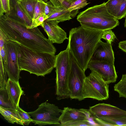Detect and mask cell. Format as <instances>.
<instances>
[{"mask_svg": "<svg viewBox=\"0 0 126 126\" xmlns=\"http://www.w3.org/2000/svg\"><path fill=\"white\" fill-rule=\"evenodd\" d=\"M72 18L70 11L62 6L58 7H55L48 18L45 21H56L60 22L69 20Z\"/></svg>", "mask_w": 126, "mask_h": 126, "instance_id": "cell-17", "label": "cell"}, {"mask_svg": "<svg viewBox=\"0 0 126 126\" xmlns=\"http://www.w3.org/2000/svg\"><path fill=\"white\" fill-rule=\"evenodd\" d=\"M48 17L44 14H43L32 21L31 25L27 28L31 29L37 27L39 26H41Z\"/></svg>", "mask_w": 126, "mask_h": 126, "instance_id": "cell-28", "label": "cell"}, {"mask_svg": "<svg viewBox=\"0 0 126 126\" xmlns=\"http://www.w3.org/2000/svg\"><path fill=\"white\" fill-rule=\"evenodd\" d=\"M116 38V36L111 29L106 30L103 31L101 39L105 40L107 42L111 43L114 41Z\"/></svg>", "mask_w": 126, "mask_h": 126, "instance_id": "cell-27", "label": "cell"}, {"mask_svg": "<svg viewBox=\"0 0 126 126\" xmlns=\"http://www.w3.org/2000/svg\"><path fill=\"white\" fill-rule=\"evenodd\" d=\"M0 29L10 40L33 51L55 54L56 49L37 27L28 28L7 18L0 17Z\"/></svg>", "mask_w": 126, "mask_h": 126, "instance_id": "cell-1", "label": "cell"}, {"mask_svg": "<svg viewBox=\"0 0 126 126\" xmlns=\"http://www.w3.org/2000/svg\"><path fill=\"white\" fill-rule=\"evenodd\" d=\"M103 32L81 26L73 28L69 32L67 45L69 51L84 72L101 40Z\"/></svg>", "mask_w": 126, "mask_h": 126, "instance_id": "cell-2", "label": "cell"}, {"mask_svg": "<svg viewBox=\"0 0 126 126\" xmlns=\"http://www.w3.org/2000/svg\"><path fill=\"white\" fill-rule=\"evenodd\" d=\"M0 106L7 109H16L6 87L0 89Z\"/></svg>", "mask_w": 126, "mask_h": 126, "instance_id": "cell-20", "label": "cell"}, {"mask_svg": "<svg viewBox=\"0 0 126 126\" xmlns=\"http://www.w3.org/2000/svg\"><path fill=\"white\" fill-rule=\"evenodd\" d=\"M37 0H17L18 3L23 11L32 21L34 8Z\"/></svg>", "mask_w": 126, "mask_h": 126, "instance_id": "cell-19", "label": "cell"}, {"mask_svg": "<svg viewBox=\"0 0 126 126\" xmlns=\"http://www.w3.org/2000/svg\"><path fill=\"white\" fill-rule=\"evenodd\" d=\"M46 2L42 0H37L35 4L32 21L44 14Z\"/></svg>", "mask_w": 126, "mask_h": 126, "instance_id": "cell-24", "label": "cell"}, {"mask_svg": "<svg viewBox=\"0 0 126 126\" xmlns=\"http://www.w3.org/2000/svg\"><path fill=\"white\" fill-rule=\"evenodd\" d=\"M50 0V1L52 3V1H53V0Z\"/></svg>", "mask_w": 126, "mask_h": 126, "instance_id": "cell-37", "label": "cell"}, {"mask_svg": "<svg viewBox=\"0 0 126 126\" xmlns=\"http://www.w3.org/2000/svg\"><path fill=\"white\" fill-rule=\"evenodd\" d=\"M56 57V99L59 100L69 97L68 82L71 63L68 46Z\"/></svg>", "mask_w": 126, "mask_h": 126, "instance_id": "cell-5", "label": "cell"}, {"mask_svg": "<svg viewBox=\"0 0 126 126\" xmlns=\"http://www.w3.org/2000/svg\"><path fill=\"white\" fill-rule=\"evenodd\" d=\"M84 80L82 96L85 99L91 98L102 101L109 98V84L102 77L94 71Z\"/></svg>", "mask_w": 126, "mask_h": 126, "instance_id": "cell-7", "label": "cell"}, {"mask_svg": "<svg viewBox=\"0 0 126 126\" xmlns=\"http://www.w3.org/2000/svg\"><path fill=\"white\" fill-rule=\"evenodd\" d=\"M0 5L3 9L5 14L8 13L10 11V0H0Z\"/></svg>", "mask_w": 126, "mask_h": 126, "instance_id": "cell-30", "label": "cell"}, {"mask_svg": "<svg viewBox=\"0 0 126 126\" xmlns=\"http://www.w3.org/2000/svg\"><path fill=\"white\" fill-rule=\"evenodd\" d=\"M106 3L89 7L80 12L77 19L81 26L91 29L100 31L102 22L107 19L115 17L108 12Z\"/></svg>", "mask_w": 126, "mask_h": 126, "instance_id": "cell-6", "label": "cell"}, {"mask_svg": "<svg viewBox=\"0 0 126 126\" xmlns=\"http://www.w3.org/2000/svg\"><path fill=\"white\" fill-rule=\"evenodd\" d=\"M86 0H77L71 3L68 8L70 12L71 18L74 17L79 12V10L88 5Z\"/></svg>", "mask_w": 126, "mask_h": 126, "instance_id": "cell-21", "label": "cell"}, {"mask_svg": "<svg viewBox=\"0 0 126 126\" xmlns=\"http://www.w3.org/2000/svg\"><path fill=\"white\" fill-rule=\"evenodd\" d=\"M59 23L56 21H44L41 25L52 44H61L68 39L66 32L59 26Z\"/></svg>", "mask_w": 126, "mask_h": 126, "instance_id": "cell-13", "label": "cell"}, {"mask_svg": "<svg viewBox=\"0 0 126 126\" xmlns=\"http://www.w3.org/2000/svg\"><path fill=\"white\" fill-rule=\"evenodd\" d=\"M123 0H109L106 3L107 11L115 18L119 5Z\"/></svg>", "mask_w": 126, "mask_h": 126, "instance_id": "cell-23", "label": "cell"}, {"mask_svg": "<svg viewBox=\"0 0 126 126\" xmlns=\"http://www.w3.org/2000/svg\"><path fill=\"white\" fill-rule=\"evenodd\" d=\"M91 116L89 110L64 107L59 117L60 125L62 126L64 124L78 121L89 120Z\"/></svg>", "mask_w": 126, "mask_h": 126, "instance_id": "cell-12", "label": "cell"}, {"mask_svg": "<svg viewBox=\"0 0 126 126\" xmlns=\"http://www.w3.org/2000/svg\"><path fill=\"white\" fill-rule=\"evenodd\" d=\"M6 88L12 103L16 109L19 106L20 97L23 94L24 91L19 82H16L9 78L7 81Z\"/></svg>", "mask_w": 126, "mask_h": 126, "instance_id": "cell-16", "label": "cell"}, {"mask_svg": "<svg viewBox=\"0 0 126 126\" xmlns=\"http://www.w3.org/2000/svg\"><path fill=\"white\" fill-rule=\"evenodd\" d=\"M76 0H64L63 1H64L68 4H70L71 3Z\"/></svg>", "mask_w": 126, "mask_h": 126, "instance_id": "cell-34", "label": "cell"}, {"mask_svg": "<svg viewBox=\"0 0 126 126\" xmlns=\"http://www.w3.org/2000/svg\"><path fill=\"white\" fill-rule=\"evenodd\" d=\"M87 68L97 73L108 84L115 82L117 78L114 64L106 62L90 60Z\"/></svg>", "mask_w": 126, "mask_h": 126, "instance_id": "cell-11", "label": "cell"}, {"mask_svg": "<svg viewBox=\"0 0 126 126\" xmlns=\"http://www.w3.org/2000/svg\"><path fill=\"white\" fill-rule=\"evenodd\" d=\"M93 120L99 126H126V111L110 104L99 103L89 109Z\"/></svg>", "mask_w": 126, "mask_h": 126, "instance_id": "cell-4", "label": "cell"}, {"mask_svg": "<svg viewBox=\"0 0 126 126\" xmlns=\"http://www.w3.org/2000/svg\"><path fill=\"white\" fill-rule=\"evenodd\" d=\"M125 17V20L124 24V25L125 27L126 28V16Z\"/></svg>", "mask_w": 126, "mask_h": 126, "instance_id": "cell-35", "label": "cell"}, {"mask_svg": "<svg viewBox=\"0 0 126 126\" xmlns=\"http://www.w3.org/2000/svg\"><path fill=\"white\" fill-rule=\"evenodd\" d=\"M62 111L55 105L46 102L41 104L35 110L28 113L32 117V123L42 126L60 124V113Z\"/></svg>", "mask_w": 126, "mask_h": 126, "instance_id": "cell-8", "label": "cell"}, {"mask_svg": "<svg viewBox=\"0 0 126 126\" xmlns=\"http://www.w3.org/2000/svg\"><path fill=\"white\" fill-rule=\"evenodd\" d=\"M42 0L44 2H47V1H48V0Z\"/></svg>", "mask_w": 126, "mask_h": 126, "instance_id": "cell-36", "label": "cell"}, {"mask_svg": "<svg viewBox=\"0 0 126 126\" xmlns=\"http://www.w3.org/2000/svg\"><path fill=\"white\" fill-rule=\"evenodd\" d=\"M63 0H53L52 3L54 7H58L63 6L62 3Z\"/></svg>", "mask_w": 126, "mask_h": 126, "instance_id": "cell-33", "label": "cell"}, {"mask_svg": "<svg viewBox=\"0 0 126 126\" xmlns=\"http://www.w3.org/2000/svg\"><path fill=\"white\" fill-rule=\"evenodd\" d=\"M89 120L78 121L63 125L62 126H93Z\"/></svg>", "mask_w": 126, "mask_h": 126, "instance_id": "cell-29", "label": "cell"}, {"mask_svg": "<svg viewBox=\"0 0 126 126\" xmlns=\"http://www.w3.org/2000/svg\"><path fill=\"white\" fill-rule=\"evenodd\" d=\"M18 56L21 71H26L37 76L44 77L55 67L54 54L34 51L20 45Z\"/></svg>", "mask_w": 126, "mask_h": 126, "instance_id": "cell-3", "label": "cell"}, {"mask_svg": "<svg viewBox=\"0 0 126 126\" xmlns=\"http://www.w3.org/2000/svg\"><path fill=\"white\" fill-rule=\"evenodd\" d=\"M0 112L8 122L24 126V122L19 116L16 110L7 109L0 106Z\"/></svg>", "mask_w": 126, "mask_h": 126, "instance_id": "cell-18", "label": "cell"}, {"mask_svg": "<svg viewBox=\"0 0 126 126\" xmlns=\"http://www.w3.org/2000/svg\"><path fill=\"white\" fill-rule=\"evenodd\" d=\"M70 57L71 64L68 82L69 97L71 99L81 101L84 99L82 94L84 80L86 76L85 72L70 53Z\"/></svg>", "mask_w": 126, "mask_h": 126, "instance_id": "cell-9", "label": "cell"}, {"mask_svg": "<svg viewBox=\"0 0 126 126\" xmlns=\"http://www.w3.org/2000/svg\"><path fill=\"white\" fill-rule=\"evenodd\" d=\"M126 16V0H123L118 8L115 18L120 19Z\"/></svg>", "mask_w": 126, "mask_h": 126, "instance_id": "cell-26", "label": "cell"}, {"mask_svg": "<svg viewBox=\"0 0 126 126\" xmlns=\"http://www.w3.org/2000/svg\"><path fill=\"white\" fill-rule=\"evenodd\" d=\"M45 9L44 14L48 17L54 9L55 7L49 0L46 2Z\"/></svg>", "mask_w": 126, "mask_h": 126, "instance_id": "cell-31", "label": "cell"}, {"mask_svg": "<svg viewBox=\"0 0 126 126\" xmlns=\"http://www.w3.org/2000/svg\"><path fill=\"white\" fill-rule=\"evenodd\" d=\"M115 58L111 43L101 40L98 43L90 60L104 61L114 65Z\"/></svg>", "mask_w": 126, "mask_h": 126, "instance_id": "cell-14", "label": "cell"}, {"mask_svg": "<svg viewBox=\"0 0 126 126\" xmlns=\"http://www.w3.org/2000/svg\"><path fill=\"white\" fill-rule=\"evenodd\" d=\"M10 8L9 12L5 14L7 18L26 27L31 25L32 21L23 11L19 6L17 0H10Z\"/></svg>", "mask_w": 126, "mask_h": 126, "instance_id": "cell-15", "label": "cell"}, {"mask_svg": "<svg viewBox=\"0 0 126 126\" xmlns=\"http://www.w3.org/2000/svg\"><path fill=\"white\" fill-rule=\"evenodd\" d=\"M16 110L19 116L24 122V125H28L32 121V118L28 112H25L19 106H18Z\"/></svg>", "mask_w": 126, "mask_h": 126, "instance_id": "cell-25", "label": "cell"}, {"mask_svg": "<svg viewBox=\"0 0 126 126\" xmlns=\"http://www.w3.org/2000/svg\"><path fill=\"white\" fill-rule=\"evenodd\" d=\"M118 47L122 51L126 52V40L120 42L118 44Z\"/></svg>", "mask_w": 126, "mask_h": 126, "instance_id": "cell-32", "label": "cell"}, {"mask_svg": "<svg viewBox=\"0 0 126 126\" xmlns=\"http://www.w3.org/2000/svg\"><path fill=\"white\" fill-rule=\"evenodd\" d=\"M20 45L9 40L6 44L7 66L8 78L18 82L21 71L18 64V53Z\"/></svg>", "mask_w": 126, "mask_h": 126, "instance_id": "cell-10", "label": "cell"}, {"mask_svg": "<svg viewBox=\"0 0 126 126\" xmlns=\"http://www.w3.org/2000/svg\"><path fill=\"white\" fill-rule=\"evenodd\" d=\"M114 90L119 94V97L126 98V74H123L121 80L115 84Z\"/></svg>", "mask_w": 126, "mask_h": 126, "instance_id": "cell-22", "label": "cell"}]
</instances>
